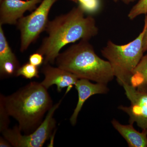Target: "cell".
Segmentation results:
<instances>
[{
	"instance_id": "cell-1",
	"label": "cell",
	"mask_w": 147,
	"mask_h": 147,
	"mask_svg": "<svg viewBox=\"0 0 147 147\" xmlns=\"http://www.w3.org/2000/svg\"><path fill=\"white\" fill-rule=\"evenodd\" d=\"M79 6L65 14L48 21L45 31L47 36L36 52L43 55V64H53L63 47L78 40H89L98 33L94 18L85 16Z\"/></svg>"
},
{
	"instance_id": "cell-2",
	"label": "cell",
	"mask_w": 147,
	"mask_h": 147,
	"mask_svg": "<svg viewBox=\"0 0 147 147\" xmlns=\"http://www.w3.org/2000/svg\"><path fill=\"white\" fill-rule=\"evenodd\" d=\"M0 100L26 134L33 132L40 125L45 113L53 106L47 89L37 82H30L10 95L1 94Z\"/></svg>"
},
{
	"instance_id": "cell-3",
	"label": "cell",
	"mask_w": 147,
	"mask_h": 147,
	"mask_svg": "<svg viewBox=\"0 0 147 147\" xmlns=\"http://www.w3.org/2000/svg\"><path fill=\"white\" fill-rule=\"evenodd\" d=\"M55 63L57 67L71 72L79 79L107 84L115 77L109 62L99 57L86 40H81L60 53Z\"/></svg>"
},
{
	"instance_id": "cell-4",
	"label": "cell",
	"mask_w": 147,
	"mask_h": 147,
	"mask_svg": "<svg viewBox=\"0 0 147 147\" xmlns=\"http://www.w3.org/2000/svg\"><path fill=\"white\" fill-rule=\"evenodd\" d=\"M144 29L137 38L124 45L109 40L101 54L111 65L117 82L122 86L129 84L132 72L143 57V38Z\"/></svg>"
},
{
	"instance_id": "cell-5",
	"label": "cell",
	"mask_w": 147,
	"mask_h": 147,
	"mask_svg": "<svg viewBox=\"0 0 147 147\" xmlns=\"http://www.w3.org/2000/svg\"><path fill=\"white\" fill-rule=\"evenodd\" d=\"M62 99L53 105L47 112L45 119L40 125L30 134L22 135L18 126L7 128L1 132L13 147H41L53 134L56 126V121L53 117L56 110L59 108Z\"/></svg>"
},
{
	"instance_id": "cell-6",
	"label": "cell",
	"mask_w": 147,
	"mask_h": 147,
	"mask_svg": "<svg viewBox=\"0 0 147 147\" xmlns=\"http://www.w3.org/2000/svg\"><path fill=\"white\" fill-rule=\"evenodd\" d=\"M58 0H42L38 7L30 15L23 16L17 22L21 33L20 50L24 52L45 31L48 15L53 5Z\"/></svg>"
},
{
	"instance_id": "cell-7",
	"label": "cell",
	"mask_w": 147,
	"mask_h": 147,
	"mask_svg": "<svg viewBox=\"0 0 147 147\" xmlns=\"http://www.w3.org/2000/svg\"><path fill=\"white\" fill-rule=\"evenodd\" d=\"M122 86L130 105H120L119 109L128 115L129 124L136 123L147 134V90L137 89L129 84H124Z\"/></svg>"
},
{
	"instance_id": "cell-8",
	"label": "cell",
	"mask_w": 147,
	"mask_h": 147,
	"mask_svg": "<svg viewBox=\"0 0 147 147\" xmlns=\"http://www.w3.org/2000/svg\"><path fill=\"white\" fill-rule=\"evenodd\" d=\"M42 0H3L0 6V25H16L27 11H32Z\"/></svg>"
},
{
	"instance_id": "cell-9",
	"label": "cell",
	"mask_w": 147,
	"mask_h": 147,
	"mask_svg": "<svg viewBox=\"0 0 147 147\" xmlns=\"http://www.w3.org/2000/svg\"><path fill=\"white\" fill-rule=\"evenodd\" d=\"M41 72L45 78L40 83L48 90L53 85L57 86V90L60 92L64 88L75 85L79 78L75 75L59 67H54L50 64H43Z\"/></svg>"
},
{
	"instance_id": "cell-10",
	"label": "cell",
	"mask_w": 147,
	"mask_h": 147,
	"mask_svg": "<svg viewBox=\"0 0 147 147\" xmlns=\"http://www.w3.org/2000/svg\"><path fill=\"white\" fill-rule=\"evenodd\" d=\"M107 85L99 83L93 84L87 79H78L74 85L78 92V101L70 118V123L73 126L76 125L78 115L86 100L94 95L107 94L109 91Z\"/></svg>"
},
{
	"instance_id": "cell-11",
	"label": "cell",
	"mask_w": 147,
	"mask_h": 147,
	"mask_svg": "<svg viewBox=\"0 0 147 147\" xmlns=\"http://www.w3.org/2000/svg\"><path fill=\"white\" fill-rule=\"evenodd\" d=\"M113 127L125 139L129 147H147V134L144 131L139 132L133 125H123L113 119L111 121Z\"/></svg>"
},
{
	"instance_id": "cell-12",
	"label": "cell",
	"mask_w": 147,
	"mask_h": 147,
	"mask_svg": "<svg viewBox=\"0 0 147 147\" xmlns=\"http://www.w3.org/2000/svg\"><path fill=\"white\" fill-rule=\"evenodd\" d=\"M129 84L137 89L147 90V55L143 56L134 69Z\"/></svg>"
},
{
	"instance_id": "cell-13",
	"label": "cell",
	"mask_w": 147,
	"mask_h": 147,
	"mask_svg": "<svg viewBox=\"0 0 147 147\" xmlns=\"http://www.w3.org/2000/svg\"><path fill=\"white\" fill-rule=\"evenodd\" d=\"M20 67L17 58L5 60L0 63L1 77L16 76V72Z\"/></svg>"
},
{
	"instance_id": "cell-14",
	"label": "cell",
	"mask_w": 147,
	"mask_h": 147,
	"mask_svg": "<svg viewBox=\"0 0 147 147\" xmlns=\"http://www.w3.org/2000/svg\"><path fill=\"white\" fill-rule=\"evenodd\" d=\"M16 58V56L9 45L2 26L0 25V63L8 59Z\"/></svg>"
},
{
	"instance_id": "cell-15",
	"label": "cell",
	"mask_w": 147,
	"mask_h": 147,
	"mask_svg": "<svg viewBox=\"0 0 147 147\" xmlns=\"http://www.w3.org/2000/svg\"><path fill=\"white\" fill-rule=\"evenodd\" d=\"M38 67L30 63H27L20 67L17 72L16 76H22L27 79L39 78Z\"/></svg>"
},
{
	"instance_id": "cell-16",
	"label": "cell",
	"mask_w": 147,
	"mask_h": 147,
	"mask_svg": "<svg viewBox=\"0 0 147 147\" xmlns=\"http://www.w3.org/2000/svg\"><path fill=\"white\" fill-rule=\"evenodd\" d=\"M78 3L79 6L85 13H94L97 12L100 8L99 0H74Z\"/></svg>"
},
{
	"instance_id": "cell-17",
	"label": "cell",
	"mask_w": 147,
	"mask_h": 147,
	"mask_svg": "<svg viewBox=\"0 0 147 147\" xmlns=\"http://www.w3.org/2000/svg\"><path fill=\"white\" fill-rule=\"evenodd\" d=\"M147 13V0H139L132 7L128 14L130 20H133L142 14Z\"/></svg>"
},
{
	"instance_id": "cell-18",
	"label": "cell",
	"mask_w": 147,
	"mask_h": 147,
	"mask_svg": "<svg viewBox=\"0 0 147 147\" xmlns=\"http://www.w3.org/2000/svg\"><path fill=\"white\" fill-rule=\"evenodd\" d=\"M7 111L1 100H0V131L1 133L8 128L10 123L9 117Z\"/></svg>"
},
{
	"instance_id": "cell-19",
	"label": "cell",
	"mask_w": 147,
	"mask_h": 147,
	"mask_svg": "<svg viewBox=\"0 0 147 147\" xmlns=\"http://www.w3.org/2000/svg\"><path fill=\"white\" fill-rule=\"evenodd\" d=\"M44 60L43 55L37 52L30 55L29 58V62L37 67L39 66L43 63Z\"/></svg>"
},
{
	"instance_id": "cell-20",
	"label": "cell",
	"mask_w": 147,
	"mask_h": 147,
	"mask_svg": "<svg viewBox=\"0 0 147 147\" xmlns=\"http://www.w3.org/2000/svg\"><path fill=\"white\" fill-rule=\"evenodd\" d=\"M145 31L143 38V47L144 52L147 51V13L146 14L145 19L144 26Z\"/></svg>"
},
{
	"instance_id": "cell-21",
	"label": "cell",
	"mask_w": 147,
	"mask_h": 147,
	"mask_svg": "<svg viewBox=\"0 0 147 147\" xmlns=\"http://www.w3.org/2000/svg\"><path fill=\"white\" fill-rule=\"evenodd\" d=\"M12 146L10 143L4 137H0V147H11Z\"/></svg>"
},
{
	"instance_id": "cell-22",
	"label": "cell",
	"mask_w": 147,
	"mask_h": 147,
	"mask_svg": "<svg viewBox=\"0 0 147 147\" xmlns=\"http://www.w3.org/2000/svg\"><path fill=\"white\" fill-rule=\"evenodd\" d=\"M119 0H113L115 2H117ZM125 4L128 5L130 3L134 2L136 0H120Z\"/></svg>"
},
{
	"instance_id": "cell-23",
	"label": "cell",
	"mask_w": 147,
	"mask_h": 147,
	"mask_svg": "<svg viewBox=\"0 0 147 147\" xmlns=\"http://www.w3.org/2000/svg\"><path fill=\"white\" fill-rule=\"evenodd\" d=\"M56 130H55V132H53V134L51 135L50 138H51V141L50 144L49 145L48 147H53V142H54V137H55V132H56Z\"/></svg>"
},
{
	"instance_id": "cell-24",
	"label": "cell",
	"mask_w": 147,
	"mask_h": 147,
	"mask_svg": "<svg viewBox=\"0 0 147 147\" xmlns=\"http://www.w3.org/2000/svg\"><path fill=\"white\" fill-rule=\"evenodd\" d=\"M3 0H0V3L2 2L3 1Z\"/></svg>"
}]
</instances>
